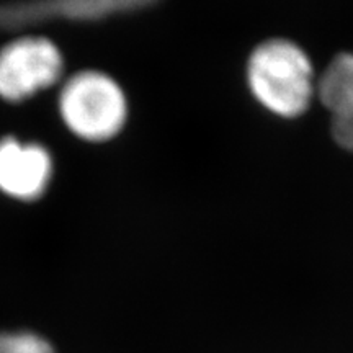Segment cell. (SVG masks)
<instances>
[{
    "label": "cell",
    "mask_w": 353,
    "mask_h": 353,
    "mask_svg": "<svg viewBox=\"0 0 353 353\" xmlns=\"http://www.w3.org/2000/svg\"><path fill=\"white\" fill-rule=\"evenodd\" d=\"M250 95L273 117L293 120L311 107L316 74L307 52L286 38H272L250 52L245 65Z\"/></svg>",
    "instance_id": "1"
},
{
    "label": "cell",
    "mask_w": 353,
    "mask_h": 353,
    "mask_svg": "<svg viewBox=\"0 0 353 353\" xmlns=\"http://www.w3.org/2000/svg\"><path fill=\"white\" fill-rule=\"evenodd\" d=\"M57 110L69 132L94 144L117 138L130 114L120 83L95 69L79 70L64 81L57 97Z\"/></svg>",
    "instance_id": "2"
},
{
    "label": "cell",
    "mask_w": 353,
    "mask_h": 353,
    "mask_svg": "<svg viewBox=\"0 0 353 353\" xmlns=\"http://www.w3.org/2000/svg\"><path fill=\"white\" fill-rule=\"evenodd\" d=\"M64 56L46 37H20L0 48V99L21 103L63 79Z\"/></svg>",
    "instance_id": "3"
},
{
    "label": "cell",
    "mask_w": 353,
    "mask_h": 353,
    "mask_svg": "<svg viewBox=\"0 0 353 353\" xmlns=\"http://www.w3.org/2000/svg\"><path fill=\"white\" fill-rule=\"evenodd\" d=\"M52 174L54 162L43 144L15 136L0 139V193L19 201H34L50 187Z\"/></svg>",
    "instance_id": "4"
},
{
    "label": "cell",
    "mask_w": 353,
    "mask_h": 353,
    "mask_svg": "<svg viewBox=\"0 0 353 353\" xmlns=\"http://www.w3.org/2000/svg\"><path fill=\"white\" fill-rule=\"evenodd\" d=\"M0 353H56L46 339L33 332H0Z\"/></svg>",
    "instance_id": "5"
},
{
    "label": "cell",
    "mask_w": 353,
    "mask_h": 353,
    "mask_svg": "<svg viewBox=\"0 0 353 353\" xmlns=\"http://www.w3.org/2000/svg\"><path fill=\"white\" fill-rule=\"evenodd\" d=\"M330 132L335 144L348 152H353V108L332 113Z\"/></svg>",
    "instance_id": "6"
}]
</instances>
